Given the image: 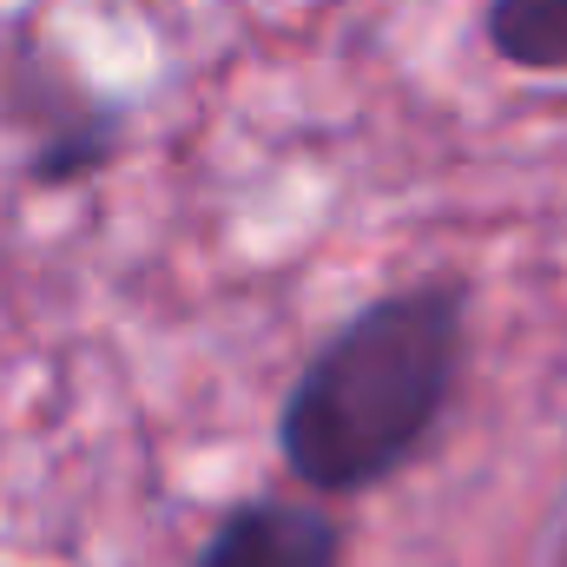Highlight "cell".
<instances>
[{
	"mask_svg": "<svg viewBox=\"0 0 567 567\" xmlns=\"http://www.w3.org/2000/svg\"><path fill=\"white\" fill-rule=\"evenodd\" d=\"M468 370V278H423L357 303L297 370L278 410L284 468L317 495L403 475Z\"/></svg>",
	"mask_w": 567,
	"mask_h": 567,
	"instance_id": "cell-1",
	"label": "cell"
},
{
	"mask_svg": "<svg viewBox=\"0 0 567 567\" xmlns=\"http://www.w3.org/2000/svg\"><path fill=\"white\" fill-rule=\"evenodd\" d=\"M0 126L20 140V178L33 192H73L120 165L133 106L20 27L0 47Z\"/></svg>",
	"mask_w": 567,
	"mask_h": 567,
	"instance_id": "cell-2",
	"label": "cell"
},
{
	"mask_svg": "<svg viewBox=\"0 0 567 567\" xmlns=\"http://www.w3.org/2000/svg\"><path fill=\"white\" fill-rule=\"evenodd\" d=\"M343 548L350 535L330 508L251 495L212 528V542L198 548V567H343Z\"/></svg>",
	"mask_w": 567,
	"mask_h": 567,
	"instance_id": "cell-3",
	"label": "cell"
},
{
	"mask_svg": "<svg viewBox=\"0 0 567 567\" xmlns=\"http://www.w3.org/2000/svg\"><path fill=\"white\" fill-rule=\"evenodd\" d=\"M482 47L515 73H567V0H482Z\"/></svg>",
	"mask_w": 567,
	"mask_h": 567,
	"instance_id": "cell-4",
	"label": "cell"
},
{
	"mask_svg": "<svg viewBox=\"0 0 567 567\" xmlns=\"http://www.w3.org/2000/svg\"><path fill=\"white\" fill-rule=\"evenodd\" d=\"M561 567H567V535H561Z\"/></svg>",
	"mask_w": 567,
	"mask_h": 567,
	"instance_id": "cell-5",
	"label": "cell"
}]
</instances>
